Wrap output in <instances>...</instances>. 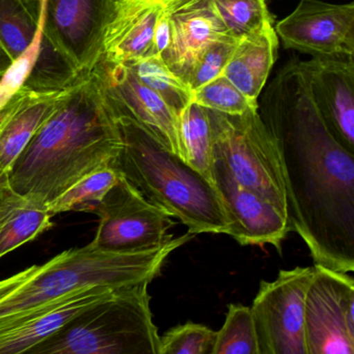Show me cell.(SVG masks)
Wrapping results in <instances>:
<instances>
[{"mask_svg":"<svg viewBox=\"0 0 354 354\" xmlns=\"http://www.w3.org/2000/svg\"><path fill=\"white\" fill-rule=\"evenodd\" d=\"M299 60L285 64L263 93L259 113L280 162L290 230L315 266L354 270V156L316 107Z\"/></svg>","mask_w":354,"mask_h":354,"instance_id":"cell-1","label":"cell"},{"mask_svg":"<svg viewBox=\"0 0 354 354\" xmlns=\"http://www.w3.org/2000/svg\"><path fill=\"white\" fill-rule=\"evenodd\" d=\"M122 138L95 68L66 99L16 160L8 183L16 193L48 204L83 176L114 167Z\"/></svg>","mask_w":354,"mask_h":354,"instance_id":"cell-2","label":"cell"},{"mask_svg":"<svg viewBox=\"0 0 354 354\" xmlns=\"http://www.w3.org/2000/svg\"><path fill=\"white\" fill-rule=\"evenodd\" d=\"M116 122L123 145L114 169L149 201L179 218L189 234H227L228 220L216 187L134 120Z\"/></svg>","mask_w":354,"mask_h":354,"instance_id":"cell-3","label":"cell"},{"mask_svg":"<svg viewBox=\"0 0 354 354\" xmlns=\"http://www.w3.org/2000/svg\"><path fill=\"white\" fill-rule=\"evenodd\" d=\"M193 236L187 233L163 247L129 253L104 251L91 243L62 252L39 266L26 282L0 301V324L83 289H120L151 283L166 258Z\"/></svg>","mask_w":354,"mask_h":354,"instance_id":"cell-4","label":"cell"},{"mask_svg":"<svg viewBox=\"0 0 354 354\" xmlns=\"http://www.w3.org/2000/svg\"><path fill=\"white\" fill-rule=\"evenodd\" d=\"M149 284L112 291L21 354H159Z\"/></svg>","mask_w":354,"mask_h":354,"instance_id":"cell-5","label":"cell"},{"mask_svg":"<svg viewBox=\"0 0 354 354\" xmlns=\"http://www.w3.org/2000/svg\"><path fill=\"white\" fill-rule=\"evenodd\" d=\"M213 137L214 160L235 180L259 194L288 216L280 162L259 105L231 115L207 109Z\"/></svg>","mask_w":354,"mask_h":354,"instance_id":"cell-6","label":"cell"},{"mask_svg":"<svg viewBox=\"0 0 354 354\" xmlns=\"http://www.w3.org/2000/svg\"><path fill=\"white\" fill-rule=\"evenodd\" d=\"M99 216L91 245L104 251L129 253L161 248L170 243L172 216L147 199L121 174L99 202L85 208Z\"/></svg>","mask_w":354,"mask_h":354,"instance_id":"cell-7","label":"cell"},{"mask_svg":"<svg viewBox=\"0 0 354 354\" xmlns=\"http://www.w3.org/2000/svg\"><path fill=\"white\" fill-rule=\"evenodd\" d=\"M314 268L281 270L262 281L251 309L265 354H307L306 297Z\"/></svg>","mask_w":354,"mask_h":354,"instance_id":"cell-8","label":"cell"},{"mask_svg":"<svg viewBox=\"0 0 354 354\" xmlns=\"http://www.w3.org/2000/svg\"><path fill=\"white\" fill-rule=\"evenodd\" d=\"M120 0H46L43 43L76 68L91 72L103 55V39Z\"/></svg>","mask_w":354,"mask_h":354,"instance_id":"cell-9","label":"cell"},{"mask_svg":"<svg viewBox=\"0 0 354 354\" xmlns=\"http://www.w3.org/2000/svg\"><path fill=\"white\" fill-rule=\"evenodd\" d=\"M307 354H354V281L314 266L306 297Z\"/></svg>","mask_w":354,"mask_h":354,"instance_id":"cell-10","label":"cell"},{"mask_svg":"<svg viewBox=\"0 0 354 354\" xmlns=\"http://www.w3.org/2000/svg\"><path fill=\"white\" fill-rule=\"evenodd\" d=\"M95 70L101 80L106 103L114 118L134 120L164 149L185 162L180 120L161 97L145 86L127 64H114L101 58Z\"/></svg>","mask_w":354,"mask_h":354,"instance_id":"cell-11","label":"cell"},{"mask_svg":"<svg viewBox=\"0 0 354 354\" xmlns=\"http://www.w3.org/2000/svg\"><path fill=\"white\" fill-rule=\"evenodd\" d=\"M283 45L316 56H354V3L301 0L276 24Z\"/></svg>","mask_w":354,"mask_h":354,"instance_id":"cell-12","label":"cell"},{"mask_svg":"<svg viewBox=\"0 0 354 354\" xmlns=\"http://www.w3.org/2000/svg\"><path fill=\"white\" fill-rule=\"evenodd\" d=\"M214 187L228 220V233L242 245H272L278 251L290 232L288 216L259 194L239 185L226 166L214 164Z\"/></svg>","mask_w":354,"mask_h":354,"instance_id":"cell-13","label":"cell"},{"mask_svg":"<svg viewBox=\"0 0 354 354\" xmlns=\"http://www.w3.org/2000/svg\"><path fill=\"white\" fill-rule=\"evenodd\" d=\"M353 57L316 56L299 62L328 130L354 156Z\"/></svg>","mask_w":354,"mask_h":354,"instance_id":"cell-14","label":"cell"},{"mask_svg":"<svg viewBox=\"0 0 354 354\" xmlns=\"http://www.w3.org/2000/svg\"><path fill=\"white\" fill-rule=\"evenodd\" d=\"M172 23V45L161 58L170 72L186 84L189 71L206 47L231 37L210 0H166Z\"/></svg>","mask_w":354,"mask_h":354,"instance_id":"cell-15","label":"cell"},{"mask_svg":"<svg viewBox=\"0 0 354 354\" xmlns=\"http://www.w3.org/2000/svg\"><path fill=\"white\" fill-rule=\"evenodd\" d=\"M116 289L94 287L60 297L0 324V354H21Z\"/></svg>","mask_w":354,"mask_h":354,"instance_id":"cell-16","label":"cell"},{"mask_svg":"<svg viewBox=\"0 0 354 354\" xmlns=\"http://www.w3.org/2000/svg\"><path fill=\"white\" fill-rule=\"evenodd\" d=\"M163 6L161 0H120L104 35L102 58L130 64L153 55L156 25Z\"/></svg>","mask_w":354,"mask_h":354,"instance_id":"cell-17","label":"cell"},{"mask_svg":"<svg viewBox=\"0 0 354 354\" xmlns=\"http://www.w3.org/2000/svg\"><path fill=\"white\" fill-rule=\"evenodd\" d=\"M70 87L62 91H35L23 86L17 93L14 109L0 129V183L8 181L15 162L62 105Z\"/></svg>","mask_w":354,"mask_h":354,"instance_id":"cell-18","label":"cell"},{"mask_svg":"<svg viewBox=\"0 0 354 354\" xmlns=\"http://www.w3.org/2000/svg\"><path fill=\"white\" fill-rule=\"evenodd\" d=\"M278 47V37L272 24L238 39L222 76L245 97L258 101L276 62Z\"/></svg>","mask_w":354,"mask_h":354,"instance_id":"cell-19","label":"cell"},{"mask_svg":"<svg viewBox=\"0 0 354 354\" xmlns=\"http://www.w3.org/2000/svg\"><path fill=\"white\" fill-rule=\"evenodd\" d=\"M47 204L0 183V258L53 226Z\"/></svg>","mask_w":354,"mask_h":354,"instance_id":"cell-20","label":"cell"},{"mask_svg":"<svg viewBox=\"0 0 354 354\" xmlns=\"http://www.w3.org/2000/svg\"><path fill=\"white\" fill-rule=\"evenodd\" d=\"M185 163L214 187L213 137L207 109L191 102L180 118Z\"/></svg>","mask_w":354,"mask_h":354,"instance_id":"cell-21","label":"cell"},{"mask_svg":"<svg viewBox=\"0 0 354 354\" xmlns=\"http://www.w3.org/2000/svg\"><path fill=\"white\" fill-rule=\"evenodd\" d=\"M39 17V0H0V45L12 62L33 41Z\"/></svg>","mask_w":354,"mask_h":354,"instance_id":"cell-22","label":"cell"},{"mask_svg":"<svg viewBox=\"0 0 354 354\" xmlns=\"http://www.w3.org/2000/svg\"><path fill=\"white\" fill-rule=\"evenodd\" d=\"M125 64L132 70L145 86L161 97L162 101L180 120L183 112L193 102V91L170 72L161 58L153 54Z\"/></svg>","mask_w":354,"mask_h":354,"instance_id":"cell-23","label":"cell"},{"mask_svg":"<svg viewBox=\"0 0 354 354\" xmlns=\"http://www.w3.org/2000/svg\"><path fill=\"white\" fill-rule=\"evenodd\" d=\"M209 354H265L251 307L228 306L224 326L216 332Z\"/></svg>","mask_w":354,"mask_h":354,"instance_id":"cell-24","label":"cell"},{"mask_svg":"<svg viewBox=\"0 0 354 354\" xmlns=\"http://www.w3.org/2000/svg\"><path fill=\"white\" fill-rule=\"evenodd\" d=\"M120 177V172L114 167L96 170L77 180L50 201L47 204L48 212L53 218L56 214L71 210L83 212L89 206L99 203L118 183Z\"/></svg>","mask_w":354,"mask_h":354,"instance_id":"cell-25","label":"cell"},{"mask_svg":"<svg viewBox=\"0 0 354 354\" xmlns=\"http://www.w3.org/2000/svg\"><path fill=\"white\" fill-rule=\"evenodd\" d=\"M45 10L46 0H39V24L33 41L0 77V129L14 109L17 93L24 86L39 57L43 39Z\"/></svg>","mask_w":354,"mask_h":354,"instance_id":"cell-26","label":"cell"},{"mask_svg":"<svg viewBox=\"0 0 354 354\" xmlns=\"http://www.w3.org/2000/svg\"><path fill=\"white\" fill-rule=\"evenodd\" d=\"M231 37L236 39L272 24L265 0H210Z\"/></svg>","mask_w":354,"mask_h":354,"instance_id":"cell-27","label":"cell"},{"mask_svg":"<svg viewBox=\"0 0 354 354\" xmlns=\"http://www.w3.org/2000/svg\"><path fill=\"white\" fill-rule=\"evenodd\" d=\"M193 102L206 109L231 115L243 114L259 105L258 101L245 97L222 75L193 91Z\"/></svg>","mask_w":354,"mask_h":354,"instance_id":"cell-28","label":"cell"},{"mask_svg":"<svg viewBox=\"0 0 354 354\" xmlns=\"http://www.w3.org/2000/svg\"><path fill=\"white\" fill-rule=\"evenodd\" d=\"M237 43L238 39L228 35L210 44L197 56L186 80L191 91L222 76Z\"/></svg>","mask_w":354,"mask_h":354,"instance_id":"cell-29","label":"cell"},{"mask_svg":"<svg viewBox=\"0 0 354 354\" xmlns=\"http://www.w3.org/2000/svg\"><path fill=\"white\" fill-rule=\"evenodd\" d=\"M215 335L204 324H179L160 337L159 354H209Z\"/></svg>","mask_w":354,"mask_h":354,"instance_id":"cell-30","label":"cell"},{"mask_svg":"<svg viewBox=\"0 0 354 354\" xmlns=\"http://www.w3.org/2000/svg\"><path fill=\"white\" fill-rule=\"evenodd\" d=\"M172 23H170V17L163 6V10H162L161 15L158 19L157 25H156L153 54L159 56L160 58L163 57L172 45Z\"/></svg>","mask_w":354,"mask_h":354,"instance_id":"cell-31","label":"cell"},{"mask_svg":"<svg viewBox=\"0 0 354 354\" xmlns=\"http://www.w3.org/2000/svg\"><path fill=\"white\" fill-rule=\"evenodd\" d=\"M39 266H33L10 278L4 279L0 281V301L8 297L10 293L14 292L18 287H20L23 283L26 282L37 270Z\"/></svg>","mask_w":354,"mask_h":354,"instance_id":"cell-32","label":"cell"},{"mask_svg":"<svg viewBox=\"0 0 354 354\" xmlns=\"http://www.w3.org/2000/svg\"><path fill=\"white\" fill-rule=\"evenodd\" d=\"M12 58L6 53V50L2 48V46L0 45V77L8 70V66L12 64Z\"/></svg>","mask_w":354,"mask_h":354,"instance_id":"cell-33","label":"cell"},{"mask_svg":"<svg viewBox=\"0 0 354 354\" xmlns=\"http://www.w3.org/2000/svg\"><path fill=\"white\" fill-rule=\"evenodd\" d=\"M33 1H39V0H33Z\"/></svg>","mask_w":354,"mask_h":354,"instance_id":"cell-34","label":"cell"},{"mask_svg":"<svg viewBox=\"0 0 354 354\" xmlns=\"http://www.w3.org/2000/svg\"><path fill=\"white\" fill-rule=\"evenodd\" d=\"M161 1H166V0H161Z\"/></svg>","mask_w":354,"mask_h":354,"instance_id":"cell-35","label":"cell"}]
</instances>
